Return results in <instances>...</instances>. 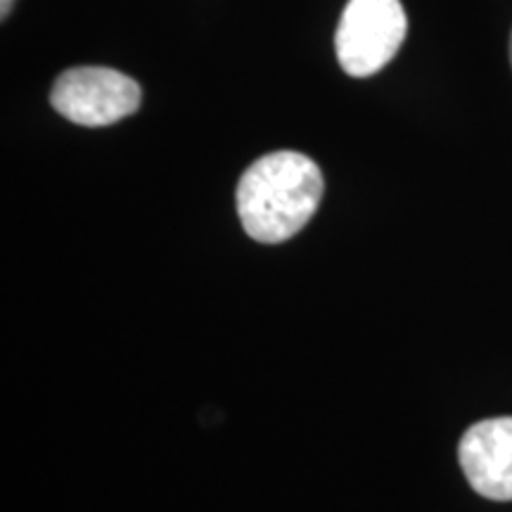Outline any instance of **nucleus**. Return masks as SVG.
I'll return each instance as SVG.
<instances>
[{
	"label": "nucleus",
	"instance_id": "20e7f679",
	"mask_svg": "<svg viewBox=\"0 0 512 512\" xmlns=\"http://www.w3.org/2000/svg\"><path fill=\"white\" fill-rule=\"evenodd\" d=\"M458 460L479 496L512 501V418L475 422L460 439Z\"/></svg>",
	"mask_w": 512,
	"mask_h": 512
},
{
	"label": "nucleus",
	"instance_id": "423d86ee",
	"mask_svg": "<svg viewBox=\"0 0 512 512\" xmlns=\"http://www.w3.org/2000/svg\"><path fill=\"white\" fill-rule=\"evenodd\" d=\"M510 62H512V36H510Z\"/></svg>",
	"mask_w": 512,
	"mask_h": 512
},
{
	"label": "nucleus",
	"instance_id": "f257e3e1",
	"mask_svg": "<svg viewBox=\"0 0 512 512\" xmlns=\"http://www.w3.org/2000/svg\"><path fill=\"white\" fill-rule=\"evenodd\" d=\"M323 197V174L302 152L280 150L264 155L242 174L235 204L249 238L278 245L294 238Z\"/></svg>",
	"mask_w": 512,
	"mask_h": 512
},
{
	"label": "nucleus",
	"instance_id": "39448f33",
	"mask_svg": "<svg viewBox=\"0 0 512 512\" xmlns=\"http://www.w3.org/2000/svg\"><path fill=\"white\" fill-rule=\"evenodd\" d=\"M12 8H15V0H0V17L8 19Z\"/></svg>",
	"mask_w": 512,
	"mask_h": 512
},
{
	"label": "nucleus",
	"instance_id": "f03ea898",
	"mask_svg": "<svg viewBox=\"0 0 512 512\" xmlns=\"http://www.w3.org/2000/svg\"><path fill=\"white\" fill-rule=\"evenodd\" d=\"M406 31L401 0H349L335 34L339 67L356 79L377 74L399 53Z\"/></svg>",
	"mask_w": 512,
	"mask_h": 512
},
{
	"label": "nucleus",
	"instance_id": "7ed1b4c3",
	"mask_svg": "<svg viewBox=\"0 0 512 512\" xmlns=\"http://www.w3.org/2000/svg\"><path fill=\"white\" fill-rule=\"evenodd\" d=\"M143 91L131 76L110 67H74L57 76L50 105L79 126H110L131 117Z\"/></svg>",
	"mask_w": 512,
	"mask_h": 512
}]
</instances>
